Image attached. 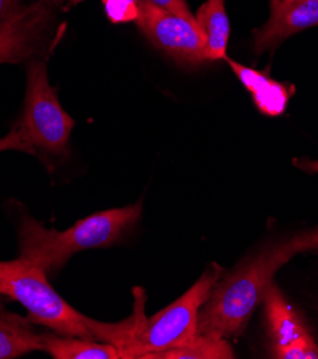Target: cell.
Masks as SVG:
<instances>
[{
	"label": "cell",
	"mask_w": 318,
	"mask_h": 359,
	"mask_svg": "<svg viewBox=\"0 0 318 359\" xmlns=\"http://www.w3.org/2000/svg\"><path fill=\"white\" fill-rule=\"evenodd\" d=\"M143 0H102L106 16L114 25L136 22Z\"/></svg>",
	"instance_id": "obj_15"
},
{
	"label": "cell",
	"mask_w": 318,
	"mask_h": 359,
	"mask_svg": "<svg viewBox=\"0 0 318 359\" xmlns=\"http://www.w3.org/2000/svg\"><path fill=\"white\" fill-rule=\"evenodd\" d=\"M296 165H298L304 170H310V172L318 173V161H305V162L296 161Z\"/></svg>",
	"instance_id": "obj_20"
},
{
	"label": "cell",
	"mask_w": 318,
	"mask_h": 359,
	"mask_svg": "<svg viewBox=\"0 0 318 359\" xmlns=\"http://www.w3.org/2000/svg\"><path fill=\"white\" fill-rule=\"evenodd\" d=\"M195 20L205 38L206 62L224 60L231 34L225 0H205L195 13Z\"/></svg>",
	"instance_id": "obj_11"
},
{
	"label": "cell",
	"mask_w": 318,
	"mask_h": 359,
	"mask_svg": "<svg viewBox=\"0 0 318 359\" xmlns=\"http://www.w3.org/2000/svg\"><path fill=\"white\" fill-rule=\"evenodd\" d=\"M49 20V2L39 0L0 26V65L19 63L37 53Z\"/></svg>",
	"instance_id": "obj_8"
},
{
	"label": "cell",
	"mask_w": 318,
	"mask_h": 359,
	"mask_svg": "<svg viewBox=\"0 0 318 359\" xmlns=\"http://www.w3.org/2000/svg\"><path fill=\"white\" fill-rule=\"evenodd\" d=\"M0 295L11 297L23 305L34 324L51 328L56 334L110 342L119 349L133 332L144 313V297L135 302V313L118 324H106L82 315L70 306L48 280L46 272L19 258L0 261Z\"/></svg>",
	"instance_id": "obj_1"
},
{
	"label": "cell",
	"mask_w": 318,
	"mask_h": 359,
	"mask_svg": "<svg viewBox=\"0 0 318 359\" xmlns=\"http://www.w3.org/2000/svg\"><path fill=\"white\" fill-rule=\"evenodd\" d=\"M293 246L298 254H304L307 250L318 249V226L311 231H305L303 233H298L290 239Z\"/></svg>",
	"instance_id": "obj_17"
},
{
	"label": "cell",
	"mask_w": 318,
	"mask_h": 359,
	"mask_svg": "<svg viewBox=\"0 0 318 359\" xmlns=\"http://www.w3.org/2000/svg\"><path fill=\"white\" fill-rule=\"evenodd\" d=\"M0 297H2V295H0Z\"/></svg>",
	"instance_id": "obj_23"
},
{
	"label": "cell",
	"mask_w": 318,
	"mask_h": 359,
	"mask_svg": "<svg viewBox=\"0 0 318 359\" xmlns=\"http://www.w3.org/2000/svg\"><path fill=\"white\" fill-rule=\"evenodd\" d=\"M224 60L231 66L242 85L249 89L260 112L267 116H281L286 112L291 95L286 85L271 79L265 72L246 67L228 56Z\"/></svg>",
	"instance_id": "obj_10"
},
{
	"label": "cell",
	"mask_w": 318,
	"mask_h": 359,
	"mask_svg": "<svg viewBox=\"0 0 318 359\" xmlns=\"http://www.w3.org/2000/svg\"><path fill=\"white\" fill-rule=\"evenodd\" d=\"M69 2H70V4H72V5H78V4L84 2V0H69Z\"/></svg>",
	"instance_id": "obj_22"
},
{
	"label": "cell",
	"mask_w": 318,
	"mask_h": 359,
	"mask_svg": "<svg viewBox=\"0 0 318 359\" xmlns=\"http://www.w3.org/2000/svg\"><path fill=\"white\" fill-rule=\"evenodd\" d=\"M135 23L151 43L176 62L190 66L206 62L205 38L195 19L183 18L143 0Z\"/></svg>",
	"instance_id": "obj_6"
},
{
	"label": "cell",
	"mask_w": 318,
	"mask_h": 359,
	"mask_svg": "<svg viewBox=\"0 0 318 359\" xmlns=\"http://www.w3.org/2000/svg\"><path fill=\"white\" fill-rule=\"evenodd\" d=\"M48 2H49V5H60L62 2H65V0H48Z\"/></svg>",
	"instance_id": "obj_21"
},
{
	"label": "cell",
	"mask_w": 318,
	"mask_h": 359,
	"mask_svg": "<svg viewBox=\"0 0 318 359\" xmlns=\"http://www.w3.org/2000/svg\"><path fill=\"white\" fill-rule=\"evenodd\" d=\"M264 324L271 358L318 359V344L300 313L271 282L263 298Z\"/></svg>",
	"instance_id": "obj_7"
},
{
	"label": "cell",
	"mask_w": 318,
	"mask_h": 359,
	"mask_svg": "<svg viewBox=\"0 0 318 359\" xmlns=\"http://www.w3.org/2000/svg\"><path fill=\"white\" fill-rule=\"evenodd\" d=\"M30 319L6 311L0 304V359H13L44 351L42 334L34 332Z\"/></svg>",
	"instance_id": "obj_12"
},
{
	"label": "cell",
	"mask_w": 318,
	"mask_h": 359,
	"mask_svg": "<svg viewBox=\"0 0 318 359\" xmlns=\"http://www.w3.org/2000/svg\"><path fill=\"white\" fill-rule=\"evenodd\" d=\"M44 351L55 359H122L121 349L110 342L79 337L42 334Z\"/></svg>",
	"instance_id": "obj_13"
},
{
	"label": "cell",
	"mask_w": 318,
	"mask_h": 359,
	"mask_svg": "<svg viewBox=\"0 0 318 359\" xmlns=\"http://www.w3.org/2000/svg\"><path fill=\"white\" fill-rule=\"evenodd\" d=\"M23 8V0H0V26L12 20Z\"/></svg>",
	"instance_id": "obj_19"
},
{
	"label": "cell",
	"mask_w": 318,
	"mask_h": 359,
	"mask_svg": "<svg viewBox=\"0 0 318 359\" xmlns=\"http://www.w3.org/2000/svg\"><path fill=\"white\" fill-rule=\"evenodd\" d=\"M150 2L175 15H180L187 19H195V15L191 13L187 5V0H150Z\"/></svg>",
	"instance_id": "obj_18"
},
{
	"label": "cell",
	"mask_w": 318,
	"mask_h": 359,
	"mask_svg": "<svg viewBox=\"0 0 318 359\" xmlns=\"http://www.w3.org/2000/svg\"><path fill=\"white\" fill-rule=\"evenodd\" d=\"M318 26V0H271V15L256 32L254 50H274L293 34Z\"/></svg>",
	"instance_id": "obj_9"
},
{
	"label": "cell",
	"mask_w": 318,
	"mask_h": 359,
	"mask_svg": "<svg viewBox=\"0 0 318 359\" xmlns=\"http://www.w3.org/2000/svg\"><path fill=\"white\" fill-rule=\"evenodd\" d=\"M6 151H18V152H27V154H37L32 148L30 143L25 139L22 130L15 128L12 132H9L6 136L0 137V152H6Z\"/></svg>",
	"instance_id": "obj_16"
},
{
	"label": "cell",
	"mask_w": 318,
	"mask_h": 359,
	"mask_svg": "<svg viewBox=\"0 0 318 359\" xmlns=\"http://www.w3.org/2000/svg\"><path fill=\"white\" fill-rule=\"evenodd\" d=\"M224 269L212 264L191 288L166 308L147 318L145 312L121 348L125 359H150L151 355L183 346L197 335L198 315Z\"/></svg>",
	"instance_id": "obj_4"
},
{
	"label": "cell",
	"mask_w": 318,
	"mask_h": 359,
	"mask_svg": "<svg viewBox=\"0 0 318 359\" xmlns=\"http://www.w3.org/2000/svg\"><path fill=\"white\" fill-rule=\"evenodd\" d=\"M143 202L96 212L66 231L48 229L37 219L20 224V258L42 268L59 271L75 254L93 248H108L121 242L139 222Z\"/></svg>",
	"instance_id": "obj_3"
},
{
	"label": "cell",
	"mask_w": 318,
	"mask_h": 359,
	"mask_svg": "<svg viewBox=\"0 0 318 359\" xmlns=\"http://www.w3.org/2000/svg\"><path fill=\"white\" fill-rule=\"evenodd\" d=\"M234 351L224 338H214L208 335L197 334L191 341L183 346L168 349L155 355L150 359H231Z\"/></svg>",
	"instance_id": "obj_14"
},
{
	"label": "cell",
	"mask_w": 318,
	"mask_h": 359,
	"mask_svg": "<svg viewBox=\"0 0 318 359\" xmlns=\"http://www.w3.org/2000/svg\"><path fill=\"white\" fill-rule=\"evenodd\" d=\"M296 255L289 239L263 249L221 276L199 311L197 334L224 339L241 337L277 271Z\"/></svg>",
	"instance_id": "obj_2"
},
{
	"label": "cell",
	"mask_w": 318,
	"mask_h": 359,
	"mask_svg": "<svg viewBox=\"0 0 318 359\" xmlns=\"http://www.w3.org/2000/svg\"><path fill=\"white\" fill-rule=\"evenodd\" d=\"M74 128L75 121L63 109L49 82L46 63L33 62L27 70L25 107L19 125L25 139L34 151L66 155Z\"/></svg>",
	"instance_id": "obj_5"
}]
</instances>
